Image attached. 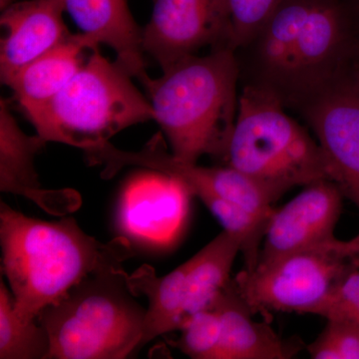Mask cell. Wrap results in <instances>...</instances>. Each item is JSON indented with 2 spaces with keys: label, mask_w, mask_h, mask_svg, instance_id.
Returning <instances> with one entry per match:
<instances>
[{
  "label": "cell",
  "mask_w": 359,
  "mask_h": 359,
  "mask_svg": "<svg viewBox=\"0 0 359 359\" xmlns=\"http://www.w3.org/2000/svg\"><path fill=\"white\" fill-rule=\"evenodd\" d=\"M341 37L339 11L325 0H311L292 53L289 78L320 70L334 57Z\"/></svg>",
  "instance_id": "obj_18"
},
{
  "label": "cell",
  "mask_w": 359,
  "mask_h": 359,
  "mask_svg": "<svg viewBox=\"0 0 359 359\" xmlns=\"http://www.w3.org/2000/svg\"><path fill=\"white\" fill-rule=\"evenodd\" d=\"M91 165H102L103 179H111L127 167H140L176 180L199 199L214 196L235 203L248 211L271 219L278 198L266 187L235 168L203 167L168 153L162 135L157 134L140 151H124L110 142L86 153Z\"/></svg>",
  "instance_id": "obj_7"
},
{
  "label": "cell",
  "mask_w": 359,
  "mask_h": 359,
  "mask_svg": "<svg viewBox=\"0 0 359 359\" xmlns=\"http://www.w3.org/2000/svg\"><path fill=\"white\" fill-rule=\"evenodd\" d=\"M11 4H13V0H0L2 11L6 8L7 6H11Z\"/></svg>",
  "instance_id": "obj_25"
},
{
  "label": "cell",
  "mask_w": 359,
  "mask_h": 359,
  "mask_svg": "<svg viewBox=\"0 0 359 359\" xmlns=\"http://www.w3.org/2000/svg\"><path fill=\"white\" fill-rule=\"evenodd\" d=\"M309 121L330 181L359 209V90L325 93L311 107Z\"/></svg>",
  "instance_id": "obj_10"
},
{
  "label": "cell",
  "mask_w": 359,
  "mask_h": 359,
  "mask_svg": "<svg viewBox=\"0 0 359 359\" xmlns=\"http://www.w3.org/2000/svg\"><path fill=\"white\" fill-rule=\"evenodd\" d=\"M39 135L21 130L6 101L0 102V191L22 196L50 214L74 211L81 199L73 190H44L40 185L34 159L46 145Z\"/></svg>",
  "instance_id": "obj_12"
},
{
  "label": "cell",
  "mask_w": 359,
  "mask_h": 359,
  "mask_svg": "<svg viewBox=\"0 0 359 359\" xmlns=\"http://www.w3.org/2000/svg\"><path fill=\"white\" fill-rule=\"evenodd\" d=\"M80 33L96 46H109L117 61L141 81L146 75L142 29L135 22L127 0H59Z\"/></svg>",
  "instance_id": "obj_13"
},
{
  "label": "cell",
  "mask_w": 359,
  "mask_h": 359,
  "mask_svg": "<svg viewBox=\"0 0 359 359\" xmlns=\"http://www.w3.org/2000/svg\"><path fill=\"white\" fill-rule=\"evenodd\" d=\"M237 60L228 47L189 56L163 69L162 76L141 80L175 157L224 159L237 116Z\"/></svg>",
  "instance_id": "obj_2"
},
{
  "label": "cell",
  "mask_w": 359,
  "mask_h": 359,
  "mask_svg": "<svg viewBox=\"0 0 359 359\" xmlns=\"http://www.w3.org/2000/svg\"><path fill=\"white\" fill-rule=\"evenodd\" d=\"M50 339L39 320L23 321L11 289L0 280V359H48Z\"/></svg>",
  "instance_id": "obj_19"
},
{
  "label": "cell",
  "mask_w": 359,
  "mask_h": 359,
  "mask_svg": "<svg viewBox=\"0 0 359 359\" xmlns=\"http://www.w3.org/2000/svg\"><path fill=\"white\" fill-rule=\"evenodd\" d=\"M132 77L94 49L65 88L27 119L46 143L84 152L98 147L123 130L154 120L150 101Z\"/></svg>",
  "instance_id": "obj_5"
},
{
  "label": "cell",
  "mask_w": 359,
  "mask_h": 359,
  "mask_svg": "<svg viewBox=\"0 0 359 359\" xmlns=\"http://www.w3.org/2000/svg\"><path fill=\"white\" fill-rule=\"evenodd\" d=\"M313 359H359V327L344 321L327 320V327L308 346Z\"/></svg>",
  "instance_id": "obj_23"
},
{
  "label": "cell",
  "mask_w": 359,
  "mask_h": 359,
  "mask_svg": "<svg viewBox=\"0 0 359 359\" xmlns=\"http://www.w3.org/2000/svg\"><path fill=\"white\" fill-rule=\"evenodd\" d=\"M98 48L82 33L32 61L6 82L26 117L53 100L85 63L84 53Z\"/></svg>",
  "instance_id": "obj_14"
},
{
  "label": "cell",
  "mask_w": 359,
  "mask_h": 359,
  "mask_svg": "<svg viewBox=\"0 0 359 359\" xmlns=\"http://www.w3.org/2000/svg\"><path fill=\"white\" fill-rule=\"evenodd\" d=\"M2 271L23 321L36 320L90 275L122 268L133 256L128 241L98 242L73 217L45 222L0 205Z\"/></svg>",
  "instance_id": "obj_1"
},
{
  "label": "cell",
  "mask_w": 359,
  "mask_h": 359,
  "mask_svg": "<svg viewBox=\"0 0 359 359\" xmlns=\"http://www.w3.org/2000/svg\"><path fill=\"white\" fill-rule=\"evenodd\" d=\"M122 268L98 271L42 309L48 359H123L140 348L147 309L135 299Z\"/></svg>",
  "instance_id": "obj_3"
},
{
  "label": "cell",
  "mask_w": 359,
  "mask_h": 359,
  "mask_svg": "<svg viewBox=\"0 0 359 359\" xmlns=\"http://www.w3.org/2000/svg\"><path fill=\"white\" fill-rule=\"evenodd\" d=\"M355 87H356V88H358L359 90V82H358V85H356Z\"/></svg>",
  "instance_id": "obj_26"
},
{
  "label": "cell",
  "mask_w": 359,
  "mask_h": 359,
  "mask_svg": "<svg viewBox=\"0 0 359 359\" xmlns=\"http://www.w3.org/2000/svg\"><path fill=\"white\" fill-rule=\"evenodd\" d=\"M311 314L359 327V269L349 273Z\"/></svg>",
  "instance_id": "obj_24"
},
{
  "label": "cell",
  "mask_w": 359,
  "mask_h": 359,
  "mask_svg": "<svg viewBox=\"0 0 359 359\" xmlns=\"http://www.w3.org/2000/svg\"><path fill=\"white\" fill-rule=\"evenodd\" d=\"M285 0H224L226 32L223 47L235 50L263 32Z\"/></svg>",
  "instance_id": "obj_21"
},
{
  "label": "cell",
  "mask_w": 359,
  "mask_h": 359,
  "mask_svg": "<svg viewBox=\"0 0 359 359\" xmlns=\"http://www.w3.org/2000/svg\"><path fill=\"white\" fill-rule=\"evenodd\" d=\"M311 0H285L263 29L262 56L269 69L289 78L294 47Z\"/></svg>",
  "instance_id": "obj_20"
},
{
  "label": "cell",
  "mask_w": 359,
  "mask_h": 359,
  "mask_svg": "<svg viewBox=\"0 0 359 359\" xmlns=\"http://www.w3.org/2000/svg\"><path fill=\"white\" fill-rule=\"evenodd\" d=\"M241 250L240 238L223 231L188 259L187 318L202 309L211 308L219 294L230 283L231 268Z\"/></svg>",
  "instance_id": "obj_17"
},
{
  "label": "cell",
  "mask_w": 359,
  "mask_h": 359,
  "mask_svg": "<svg viewBox=\"0 0 359 359\" xmlns=\"http://www.w3.org/2000/svg\"><path fill=\"white\" fill-rule=\"evenodd\" d=\"M59 0H26L2 11L0 77L6 83L23 66L62 43L71 33Z\"/></svg>",
  "instance_id": "obj_11"
},
{
  "label": "cell",
  "mask_w": 359,
  "mask_h": 359,
  "mask_svg": "<svg viewBox=\"0 0 359 359\" xmlns=\"http://www.w3.org/2000/svg\"><path fill=\"white\" fill-rule=\"evenodd\" d=\"M221 320V341L217 359H287L294 346H287L266 323L252 320L249 306L231 280L212 304Z\"/></svg>",
  "instance_id": "obj_15"
},
{
  "label": "cell",
  "mask_w": 359,
  "mask_h": 359,
  "mask_svg": "<svg viewBox=\"0 0 359 359\" xmlns=\"http://www.w3.org/2000/svg\"><path fill=\"white\" fill-rule=\"evenodd\" d=\"M188 261L164 276L155 275L150 266H143L128 276L133 294L148 299L140 348L160 335L179 330L187 318Z\"/></svg>",
  "instance_id": "obj_16"
},
{
  "label": "cell",
  "mask_w": 359,
  "mask_h": 359,
  "mask_svg": "<svg viewBox=\"0 0 359 359\" xmlns=\"http://www.w3.org/2000/svg\"><path fill=\"white\" fill-rule=\"evenodd\" d=\"M342 198L339 187L330 180L306 186L271 215L259 263L337 238L334 230L341 214Z\"/></svg>",
  "instance_id": "obj_9"
},
{
  "label": "cell",
  "mask_w": 359,
  "mask_h": 359,
  "mask_svg": "<svg viewBox=\"0 0 359 359\" xmlns=\"http://www.w3.org/2000/svg\"><path fill=\"white\" fill-rule=\"evenodd\" d=\"M223 160L278 199L294 187L330 180L318 142L285 113L278 94L266 87H247L238 97Z\"/></svg>",
  "instance_id": "obj_4"
},
{
  "label": "cell",
  "mask_w": 359,
  "mask_h": 359,
  "mask_svg": "<svg viewBox=\"0 0 359 359\" xmlns=\"http://www.w3.org/2000/svg\"><path fill=\"white\" fill-rule=\"evenodd\" d=\"M224 32V0H153L142 47L163 70L208 45L223 47Z\"/></svg>",
  "instance_id": "obj_8"
},
{
  "label": "cell",
  "mask_w": 359,
  "mask_h": 359,
  "mask_svg": "<svg viewBox=\"0 0 359 359\" xmlns=\"http://www.w3.org/2000/svg\"><path fill=\"white\" fill-rule=\"evenodd\" d=\"M177 348L194 359H217L221 341V320L212 306L191 314L180 328Z\"/></svg>",
  "instance_id": "obj_22"
},
{
  "label": "cell",
  "mask_w": 359,
  "mask_h": 359,
  "mask_svg": "<svg viewBox=\"0 0 359 359\" xmlns=\"http://www.w3.org/2000/svg\"><path fill=\"white\" fill-rule=\"evenodd\" d=\"M359 269V236L337 238L261 262L243 269L233 287L252 313H309L354 269Z\"/></svg>",
  "instance_id": "obj_6"
}]
</instances>
